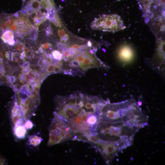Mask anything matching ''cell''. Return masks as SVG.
<instances>
[{
	"label": "cell",
	"mask_w": 165,
	"mask_h": 165,
	"mask_svg": "<svg viewBox=\"0 0 165 165\" xmlns=\"http://www.w3.org/2000/svg\"><path fill=\"white\" fill-rule=\"evenodd\" d=\"M119 113L122 121L131 126L139 129L148 124L147 116L132 100L120 103Z\"/></svg>",
	"instance_id": "277c9868"
},
{
	"label": "cell",
	"mask_w": 165,
	"mask_h": 165,
	"mask_svg": "<svg viewBox=\"0 0 165 165\" xmlns=\"http://www.w3.org/2000/svg\"><path fill=\"white\" fill-rule=\"evenodd\" d=\"M5 162L4 159L2 157H0V165L4 164Z\"/></svg>",
	"instance_id": "7402d4cb"
},
{
	"label": "cell",
	"mask_w": 165,
	"mask_h": 165,
	"mask_svg": "<svg viewBox=\"0 0 165 165\" xmlns=\"http://www.w3.org/2000/svg\"><path fill=\"white\" fill-rule=\"evenodd\" d=\"M134 56L133 51L129 46H124L119 50L118 53V59L123 64L128 63L132 61Z\"/></svg>",
	"instance_id": "30bf717a"
},
{
	"label": "cell",
	"mask_w": 165,
	"mask_h": 165,
	"mask_svg": "<svg viewBox=\"0 0 165 165\" xmlns=\"http://www.w3.org/2000/svg\"><path fill=\"white\" fill-rule=\"evenodd\" d=\"M88 95L76 92L69 95L58 96L55 99V113L68 121L83 110H86L85 105Z\"/></svg>",
	"instance_id": "7a4b0ae2"
},
{
	"label": "cell",
	"mask_w": 165,
	"mask_h": 165,
	"mask_svg": "<svg viewBox=\"0 0 165 165\" xmlns=\"http://www.w3.org/2000/svg\"><path fill=\"white\" fill-rule=\"evenodd\" d=\"M31 68L34 69H35L37 70H39L40 69V67L39 66L32 65L31 66Z\"/></svg>",
	"instance_id": "ffe728a7"
},
{
	"label": "cell",
	"mask_w": 165,
	"mask_h": 165,
	"mask_svg": "<svg viewBox=\"0 0 165 165\" xmlns=\"http://www.w3.org/2000/svg\"><path fill=\"white\" fill-rule=\"evenodd\" d=\"M48 130L49 138L47 143L48 146H51L67 140L64 133L60 129L50 125Z\"/></svg>",
	"instance_id": "9c48e42d"
},
{
	"label": "cell",
	"mask_w": 165,
	"mask_h": 165,
	"mask_svg": "<svg viewBox=\"0 0 165 165\" xmlns=\"http://www.w3.org/2000/svg\"><path fill=\"white\" fill-rule=\"evenodd\" d=\"M24 126L26 129H30L33 125L32 122L29 119L25 122Z\"/></svg>",
	"instance_id": "e0dca14e"
},
{
	"label": "cell",
	"mask_w": 165,
	"mask_h": 165,
	"mask_svg": "<svg viewBox=\"0 0 165 165\" xmlns=\"http://www.w3.org/2000/svg\"><path fill=\"white\" fill-rule=\"evenodd\" d=\"M10 118L13 127L16 126L24 125L25 121L21 111L17 108L14 107L11 109Z\"/></svg>",
	"instance_id": "8fae6325"
},
{
	"label": "cell",
	"mask_w": 165,
	"mask_h": 165,
	"mask_svg": "<svg viewBox=\"0 0 165 165\" xmlns=\"http://www.w3.org/2000/svg\"><path fill=\"white\" fill-rule=\"evenodd\" d=\"M42 140L41 137L34 134L30 136L28 141L27 145L36 147L40 144Z\"/></svg>",
	"instance_id": "9a60e30c"
},
{
	"label": "cell",
	"mask_w": 165,
	"mask_h": 165,
	"mask_svg": "<svg viewBox=\"0 0 165 165\" xmlns=\"http://www.w3.org/2000/svg\"><path fill=\"white\" fill-rule=\"evenodd\" d=\"M142 10L145 13H149L152 4V0H138Z\"/></svg>",
	"instance_id": "5bb4252c"
},
{
	"label": "cell",
	"mask_w": 165,
	"mask_h": 165,
	"mask_svg": "<svg viewBox=\"0 0 165 165\" xmlns=\"http://www.w3.org/2000/svg\"><path fill=\"white\" fill-rule=\"evenodd\" d=\"M23 48V43L20 41L17 42L15 45V48L18 51H21Z\"/></svg>",
	"instance_id": "ac0fdd59"
},
{
	"label": "cell",
	"mask_w": 165,
	"mask_h": 165,
	"mask_svg": "<svg viewBox=\"0 0 165 165\" xmlns=\"http://www.w3.org/2000/svg\"><path fill=\"white\" fill-rule=\"evenodd\" d=\"M64 0H62V1H64Z\"/></svg>",
	"instance_id": "603a6c76"
},
{
	"label": "cell",
	"mask_w": 165,
	"mask_h": 165,
	"mask_svg": "<svg viewBox=\"0 0 165 165\" xmlns=\"http://www.w3.org/2000/svg\"><path fill=\"white\" fill-rule=\"evenodd\" d=\"M104 67L94 50L88 47L76 53L65 62L66 70L70 75L82 74L91 68Z\"/></svg>",
	"instance_id": "3957f363"
},
{
	"label": "cell",
	"mask_w": 165,
	"mask_h": 165,
	"mask_svg": "<svg viewBox=\"0 0 165 165\" xmlns=\"http://www.w3.org/2000/svg\"><path fill=\"white\" fill-rule=\"evenodd\" d=\"M14 134L16 138L21 139L24 138L27 134L26 129L24 125H20L13 127Z\"/></svg>",
	"instance_id": "7c38bea8"
},
{
	"label": "cell",
	"mask_w": 165,
	"mask_h": 165,
	"mask_svg": "<svg viewBox=\"0 0 165 165\" xmlns=\"http://www.w3.org/2000/svg\"><path fill=\"white\" fill-rule=\"evenodd\" d=\"M0 38L4 43H6L9 41L14 39V33L10 30L7 29L2 31Z\"/></svg>",
	"instance_id": "4fadbf2b"
},
{
	"label": "cell",
	"mask_w": 165,
	"mask_h": 165,
	"mask_svg": "<svg viewBox=\"0 0 165 165\" xmlns=\"http://www.w3.org/2000/svg\"><path fill=\"white\" fill-rule=\"evenodd\" d=\"M87 46L90 48H91L92 47V42L88 40L87 42Z\"/></svg>",
	"instance_id": "44dd1931"
},
{
	"label": "cell",
	"mask_w": 165,
	"mask_h": 165,
	"mask_svg": "<svg viewBox=\"0 0 165 165\" xmlns=\"http://www.w3.org/2000/svg\"><path fill=\"white\" fill-rule=\"evenodd\" d=\"M120 104L106 103L99 114L101 120L111 122L122 121L119 112Z\"/></svg>",
	"instance_id": "ba28073f"
},
{
	"label": "cell",
	"mask_w": 165,
	"mask_h": 165,
	"mask_svg": "<svg viewBox=\"0 0 165 165\" xmlns=\"http://www.w3.org/2000/svg\"><path fill=\"white\" fill-rule=\"evenodd\" d=\"M138 129L122 121L111 122L101 120L91 133L97 137L98 141H123L132 144L134 135Z\"/></svg>",
	"instance_id": "6da1fadb"
},
{
	"label": "cell",
	"mask_w": 165,
	"mask_h": 165,
	"mask_svg": "<svg viewBox=\"0 0 165 165\" xmlns=\"http://www.w3.org/2000/svg\"><path fill=\"white\" fill-rule=\"evenodd\" d=\"M98 150L106 164H110L116 155L121 150L130 146L123 141L110 142L99 140L93 144Z\"/></svg>",
	"instance_id": "52a82bcc"
},
{
	"label": "cell",
	"mask_w": 165,
	"mask_h": 165,
	"mask_svg": "<svg viewBox=\"0 0 165 165\" xmlns=\"http://www.w3.org/2000/svg\"><path fill=\"white\" fill-rule=\"evenodd\" d=\"M91 27L93 29L113 32L126 28L120 16L113 14L104 15L95 18Z\"/></svg>",
	"instance_id": "8992f818"
},
{
	"label": "cell",
	"mask_w": 165,
	"mask_h": 165,
	"mask_svg": "<svg viewBox=\"0 0 165 165\" xmlns=\"http://www.w3.org/2000/svg\"><path fill=\"white\" fill-rule=\"evenodd\" d=\"M53 31L52 28L50 25L46 28L45 30L46 34L47 36L52 34Z\"/></svg>",
	"instance_id": "d6986e66"
},
{
	"label": "cell",
	"mask_w": 165,
	"mask_h": 165,
	"mask_svg": "<svg viewBox=\"0 0 165 165\" xmlns=\"http://www.w3.org/2000/svg\"><path fill=\"white\" fill-rule=\"evenodd\" d=\"M52 54L53 57L55 59L58 60H61L63 59V56L59 51L57 50H54L52 52Z\"/></svg>",
	"instance_id": "2e32d148"
},
{
	"label": "cell",
	"mask_w": 165,
	"mask_h": 165,
	"mask_svg": "<svg viewBox=\"0 0 165 165\" xmlns=\"http://www.w3.org/2000/svg\"><path fill=\"white\" fill-rule=\"evenodd\" d=\"M101 120L97 113L82 111L67 121L75 133H90Z\"/></svg>",
	"instance_id": "5b68a950"
}]
</instances>
